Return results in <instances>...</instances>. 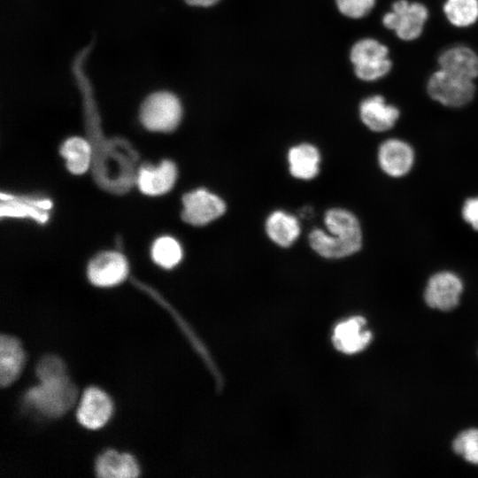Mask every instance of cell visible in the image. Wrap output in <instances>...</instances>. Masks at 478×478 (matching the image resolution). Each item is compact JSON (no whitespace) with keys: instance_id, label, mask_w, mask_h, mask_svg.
Listing matches in <instances>:
<instances>
[{"instance_id":"1","label":"cell","mask_w":478,"mask_h":478,"mask_svg":"<svg viewBox=\"0 0 478 478\" xmlns=\"http://www.w3.org/2000/svg\"><path fill=\"white\" fill-rule=\"evenodd\" d=\"M328 233L314 229L309 235L311 247L327 258H341L357 252L362 234L357 218L343 209H331L325 215Z\"/></svg>"},{"instance_id":"2","label":"cell","mask_w":478,"mask_h":478,"mask_svg":"<svg viewBox=\"0 0 478 478\" xmlns=\"http://www.w3.org/2000/svg\"><path fill=\"white\" fill-rule=\"evenodd\" d=\"M77 397V389L71 380L63 375L41 382L28 389L25 401L49 417H58L69 410Z\"/></svg>"},{"instance_id":"3","label":"cell","mask_w":478,"mask_h":478,"mask_svg":"<svg viewBox=\"0 0 478 478\" xmlns=\"http://www.w3.org/2000/svg\"><path fill=\"white\" fill-rule=\"evenodd\" d=\"M182 115L181 102L168 91L149 95L140 109V120L150 131L171 132L179 125Z\"/></svg>"},{"instance_id":"4","label":"cell","mask_w":478,"mask_h":478,"mask_svg":"<svg viewBox=\"0 0 478 478\" xmlns=\"http://www.w3.org/2000/svg\"><path fill=\"white\" fill-rule=\"evenodd\" d=\"M350 58L356 75L366 81L382 78L392 66L388 48L373 38L357 42L351 48Z\"/></svg>"},{"instance_id":"5","label":"cell","mask_w":478,"mask_h":478,"mask_svg":"<svg viewBox=\"0 0 478 478\" xmlns=\"http://www.w3.org/2000/svg\"><path fill=\"white\" fill-rule=\"evenodd\" d=\"M428 18L427 7L417 2L397 0L382 18L383 25L404 41L417 39Z\"/></svg>"},{"instance_id":"6","label":"cell","mask_w":478,"mask_h":478,"mask_svg":"<svg viewBox=\"0 0 478 478\" xmlns=\"http://www.w3.org/2000/svg\"><path fill=\"white\" fill-rule=\"evenodd\" d=\"M427 89L431 98L448 107H461L468 104L475 93L474 81L441 68L430 76Z\"/></svg>"},{"instance_id":"7","label":"cell","mask_w":478,"mask_h":478,"mask_svg":"<svg viewBox=\"0 0 478 478\" xmlns=\"http://www.w3.org/2000/svg\"><path fill=\"white\" fill-rule=\"evenodd\" d=\"M182 204V220L194 226H204L220 218L226 211L224 201L204 189L185 194Z\"/></svg>"},{"instance_id":"8","label":"cell","mask_w":478,"mask_h":478,"mask_svg":"<svg viewBox=\"0 0 478 478\" xmlns=\"http://www.w3.org/2000/svg\"><path fill=\"white\" fill-rule=\"evenodd\" d=\"M128 272L126 258L114 251L97 254L88 266V277L91 283L99 287L114 286L123 281Z\"/></svg>"},{"instance_id":"9","label":"cell","mask_w":478,"mask_h":478,"mask_svg":"<svg viewBox=\"0 0 478 478\" xmlns=\"http://www.w3.org/2000/svg\"><path fill=\"white\" fill-rule=\"evenodd\" d=\"M362 316L350 317L336 324L332 333V343L340 352L351 355L363 351L372 339Z\"/></svg>"},{"instance_id":"10","label":"cell","mask_w":478,"mask_h":478,"mask_svg":"<svg viewBox=\"0 0 478 478\" xmlns=\"http://www.w3.org/2000/svg\"><path fill=\"white\" fill-rule=\"evenodd\" d=\"M462 289L461 280L456 274L437 273L428 282L425 300L432 308L448 311L458 305Z\"/></svg>"},{"instance_id":"11","label":"cell","mask_w":478,"mask_h":478,"mask_svg":"<svg viewBox=\"0 0 478 478\" xmlns=\"http://www.w3.org/2000/svg\"><path fill=\"white\" fill-rule=\"evenodd\" d=\"M112 412V403L108 395L96 387L88 388L81 398L76 417L85 428L96 429L104 426Z\"/></svg>"},{"instance_id":"12","label":"cell","mask_w":478,"mask_h":478,"mask_svg":"<svg viewBox=\"0 0 478 478\" xmlns=\"http://www.w3.org/2000/svg\"><path fill=\"white\" fill-rule=\"evenodd\" d=\"M414 159L412 149L398 139H389L380 146L378 160L382 169L389 175L400 177L412 168Z\"/></svg>"},{"instance_id":"13","label":"cell","mask_w":478,"mask_h":478,"mask_svg":"<svg viewBox=\"0 0 478 478\" xmlns=\"http://www.w3.org/2000/svg\"><path fill=\"white\" fill-rule=\"evenodd\" d=\"M362 122L371 130L383 132L391 128L399 118V110L375 95L364 99L359 107Z\"/></svg>"},{"instance_id":"14","label":"cell","mask_w":478,"mask_h":478,"mask_svg":"<svg viewBox=\"0 0 478 478\" xmlns=\"http://www.w3.org/2000/svg\"><path fill=\"white\" fill-rule=\"evenodd\" d=\"M176 177L175 165L170 160H164L157 166L141 167L137 184L143 194L158 196L168 192L174 185Z\"/></svg>"},{"instance_id":"15","label":"cell","mask_w":478,"mask_h":478,"mask_svg":"<svg viewBox=\"0 0 478 478\" xmlns=\"http://www.w3.org/2000/svg\"><path fill=\"white\" fill-rule=\"evenodd\" d=\"M440 68L457 76L474 81L478 76V55L469 47L455 45L438 58Z\"/></svg>"},{"instance_id":"16","label":"cell","mask_w":478,"mask_h":478,"mask_svg":"<svg viewBox=\"0 0 478 478\" xmlns=\"http://www.w3.org/2000/svg\"><path fill=\"white\" fill-rule=\"evenodd\" d=\"M135 459L127 453L109 450L101 454L96 462V473L104 478H133L139 474Z\"/></svg>"},{"instance_id":"17","label":"cell","mask_w":478,"mask_h":478,"mask_svg":"<svg viewBox=\"0 0 478 478\" xmlns=\"http://www.w3.org/2000/svg\"><path fill=\"white\" fill-rule=\"evenodd\" d=\"M25 356L20 343L13 336L0 337V384H11L19 374Z\"/></svg>"},{"instance_id":"18","label":"cell","mask_w":478,"mask_h":478,"mask_svg":"<svg viewBox=\"0 0 478 478\" xmlns=\"http://www.w3.org/2000/svg\"><path fill=\"white\" fill-rule=\"evenodd\" d=\"M290 173L301 180H310L319 172L320 157L312 144L302 143L292 147L288 154Z\"/></svg>"},{"instance_id":"19","label":"cell","mask_w":478,"mask_h":478,"mask_svg":"<svg viewBox=\"0 0 478 478\" xmlns=\"http://www.w3.org/2000/svg\"><path fill=\"white\" fill-rule=\"evenodd\" d=\"M266 231L274 243L281 247H289L298 237L300 227L293 215L275 211L266 220Z\"/></svg>"},{"instance_id":"20","label":"cell","mask_w":478,"mask_h":478,"mask_svg":"<svg viewBox=\"0 0 478 478\" xmlns=\"http://www.w3.org/2000/svg\"><path fill=\"white\" fill-rule=\"evenodd\" d=\"M61 155L66 160L68 170L74 174H81L89 168L91 158L89 143L81 137L67 139L60 149Z\"/></svg>"},{"instance_id":"21","label":"cell","mask_w":478,"mask_h":478,"mask_svg":"<svg viewBox=\"0 0 478 478\" xmlns=\"http://www.w3.org/2000/svg\"><path fill=\"white\" fill-rule=\"evenodd\" d=\"M443 12L453 26L469 27L478 19V0H446Z\"/></svg>"},{"instance_id":"22","label":"cell","mask_w":478,"mask_h":478,"mask_svg":"<svg viewBox=\"0 0 478 478\" xmlns=\"http://www.w3.org/2000/svg\"><path fill=\"white\" fill-rule=\"evenodd\" d=\"M153 260L164 268L175 266L182 258L180 243L173 237L162 236L155 241L151 248Z\"/></svg>"},{"instance_id":"23","label":"cell","mask_w":478,"mask_h":478,"mask_svg":"<svg viewBox=\"0 0 478 478\" xmlns=\"http://www.w3.org/2000/svg\"><path fill=\"white\" fill-rule=\"evenodd\" d=\"M453 450L468 462L478 464V429L472 428L459 434L453 442Z\"/></svg>"},{"instance_id":"24","label":"cell","mask_w":478,"mask_h":478,"mask_svg":"<svg viewBox=\"0 0 478 478\" xmlns=\"http://www.w3.org/2000/svg\"><path fill=\"white\" fill-rule=\"evenodd\" d=\"M35 372L40 382L66 375L64 363L59 358L53 355L42 358L37 363Z\"/></svg>"},{"instance_id":"25","label":"cell","mask_w":478,"mask_h":478,"mask_svg":"<svg viewBox=\"0 0 478 478\" xmlns=\"http://www.w3.org/2000/svg\"><path fill=\"white\" fill-rule=\"evenodd\" d=\"M375 4V0H336L339 11L345 16L359 19L366 16Z\"/></svg>"},{"instance_id":"26","label":"cell","mask_w":478,"mask_h":478,"mask_svg":"<svg viewBox=\"0 0 478 478\" xmlns=\"http://www.w3.org/2000/svg\"><path fill=\"white\" fill-rule=\"evenodd\" d=\"M462 216L474 229L478 230V197L469 198L465 202Z\"/></svg>"},{"instance_id":"27","label":"cell","mask_w":478,"mask_h":478,"mask_svg":"<svg viewBox=\"0 0 478 478\" xmlns=\"http://www.w3.org/2000/svg\"><path fill=\"white\" fill-rule=\"evenodd\" d=\"M191 6L208 7L215 4L220 0H184Z\"/></svg>"}]
</instances>
